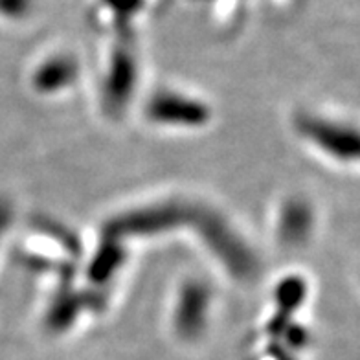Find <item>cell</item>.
Here are the masks:
<instances>
[{"mask_svg": "<svg viewBox=\"0 0 360 360\" xmlns=\"http://www.w3.org/2000/svg\"><path fill=\"white\" fill-rule=\"evenodd\" d=\"M107 2H109L110 8L118 11V13L127 15L131 13V11L136 10L142 0H107Z\"/></svg>", "mask_w": 360, "mask_h": 360, "instance_id": "obj_2", "label": "cell"}, {"mask_svg": "<svg viewBox=\"0 0 360 360\" xmlns=\"http://www.w3.org/2000/svg\"><path fill=\"white\" fill-rule=\"evenodd\" d=\"M32 8V0H0V11L8 17H22Z\"/></svg>", "mask_w": 360, "mask_h": 360, "instance_id": "obj_1", "label": "cell"}]
</instances>
